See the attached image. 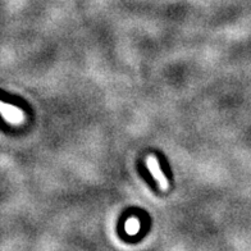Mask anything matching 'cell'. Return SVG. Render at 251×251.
I'll use <instances>...</instances> for the list:
<instances>
[{
    "instance_id": "cell-1",
    "label": "cell",
    "mask_w": 251,
    "mask_h": 251,
    "mask_svg": "<svg viewBox=\"0 0 251 251\" xmlns=\"http://www.w3.org/2000/svg\"><path fill=\"white\" fill-rule=\"evenodd\" d=\"M0 114L10 125H21L25 122V113L14 105L0 101Z\"/></svg>"
},
{
    "instance_id": "cell-2",
    "label": "cell",
    "mask_w": 251,
    "mask_h": 251,
    "mask_svg": "<svg viewBox=\"0 0 251 251\" xmlns=\"http://www.w3.org/2000/svg\"><path fill=\"white\" fill-rule=\"evenodd\" d=\"M146 165H148L150 173H151L152 177L156 179V182H158L159 186H160V188H162L163 191L168 190L169 187L168 179H167V177L164 176V173L162 172V169H160V167H159L158 160H156L155 156H152V155L148 156V159H146Z\"/></svg>"
},
{
    "instance_id": "cell-3",
    "label": "cell",
    "mask_w": 251,
    "mask_h": 251,
    "mask_svg": "<svg viewBox=\"0 0 251 251\" xmlns=\"http://www.w3.org/2000/svg\"><path fill=\"white\" fill-rule=\"evenodd\" d=\"M140 228V223L137 219H128L127 221V223H126V231H127V233L128 235H135V233H137V231H139Z\"/></svg>"
}]
</instances>
